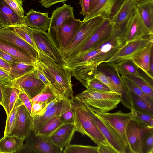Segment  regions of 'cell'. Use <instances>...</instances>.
Segmentation results:
<instances>
[{
    "mask_svg": "<svg viewBox=\"0 0 153 153\" xmlns=\"http://www.w3.org/2000/svg\"><path fill=\"white\" fill-rule=\"evenodd\" d=\"M0 153H1V152H0Z\"/></svg>",
    "mask_w": 153,
    "mask_h": 153,
    "instance_id": "e7e4bbea",
    "label": "cell"
},
{
    "mask_svg": "<svg viewBox=\"0 0 153 153\" xmlns=\"http://www.w3.org/2000/svg\"><path fill=\"white\" fill-rule=\"evenodd\" d=\"M20 18L24 19V12L22 0H3Z\"/></svg>",
    "mask_w": 153,
    "mask_h": 153,
    "instance_id": "7bdbcfd3",
    "label": "cell"
},
{
    "mask_svg": "<svg viewBox=\"0 0 153 153\" xmlns=\"http://www.w3.org/2000/svg\"><path fill=\"white\" fill-rule=\"evenodd\" d=\"M48 14V13L36 11L31 9L25 16V24L33 28L46 31L50 24V18Z\"/></svg>",
    "mask_w": 153,
    "mask_h": 153,
    "instance_id": "44dd1931",
    "label": "cell"
},
{
    "mask_svg": "<svg viewBox=\"0 0 153 153\" xmlns=\"http://www.w3.org/2000/svg\"><path fill=\"white\" fill-rule=\"evenodd\" d=\"M28 27L37 49L57 63L65 66V62L61 52L50 34L46 31Z\"/></svg>",
    "mask_w": 153,
    "mask_h": 153,
    "instance_id": "52a82bcc",
    "label": "cell"
},
{
    "mask_svg": "<svg viewBox=\"0 0 153 153\" xmlns=\"http://www.w3.org/2000/svg\"><path fill=\"white\" fill-rule=\"evenodd\" d=\"M5 86L19 90L25 93L30 100L40 93L46 85L42 81L35 76L34 70L14 79Z\"/></svg>",
    "mask_w": 153,
    "mask_h": 153,
    "instance_id": "9c48e42d",
    "label": "cell"
},
{
    "mask_svg": "<svg viewBox=\"0 0 153 153\" xmlns=\"http://www.w3.org/2000/svg\"><path fill=\"white\" fill-rule=\"evenodd\" d=\"M60 100L62 99L55 98L46 104L44 107L36 115H42L47 110L53 107L56 105V104Z\"/></svg>",
    "mask_w": 153,
    "mask_h": 153,
    "instance_id": "11a10c76",
    "label": "cell"
},
{
    "mask_svg": "<svg viewBox=\"0 0 153 153\" xmlns=\"http://www.w3.org/2000/svg\"><path fill=\"white\" fill-rule=\"evenodd\" d=\"M137 2H143L148 0H135Z\"/></svg>",
    "mask_w": 153,
    "mask_h": 153,
    "instance_id": "6125c7cd",
    "label": "cell"
},
{
    "mask_svg": "<svg viewBox=\"0 0 153 153\" xmlns=\"http://www.w3.org/2000/svg\"><path fill=\"white\" fill-rule=\"evenodd\" d=\"M77 0L79 1V3L80 4L81 7V11L80 12V14L85 17L88 15L89 12L90 0Z\"/></svg>",
    "mask_w": 153,
    "mask_h": 153,
    "instance_id": "c3c4849f",
    "label": "cell"
},
{
    "mask_svg": "<svg viewBox=\"0 0 153 153\" xmlns=\"http://www.w3.org/2000/svg\"><path fill=\"white\" fill-rule=\"evenodd\" d=\"M64 153H98V146L71 145L65 146Z\"/></svg>",
    "mask_w": 153,
    "mask_h": 153,
    "instance_id": "ab89813d",
    "label": "cell"
},
{
    "mask_svg": "<svg viewBox=\"0 0 153 153\" xmlns=\"http://www.w3.org/2000/svg\"><path fill=\"white\" fill-rule=\"evenodd\" d=\"M17 110L16 103L8 116L7 117L4 136H8L11 132L15 124Z\"/></svg>",
    "mask_w": 153,
    "mask_h": 153,
    "instance_id": "b9f144b4",
    "label": "cell"
},
{
    "mask_svg": "<svg viewBox=\"0 0 153 153\" xmlns=\"http://www.w3.org/2000/svg\"><path fill=\"white\" fill-rule=\"evenodd\" d=\"M46 104L38 102L32 103L31 115L33 117L36 116L45 106Z\"/></svg>",
    "mask_w": 153,
    "mask_h": 153,
    "instance_id": "681fc988",
    "label": "cell"
},
{
    "mask_svg": "<svg viewBox=\"0 0 153 153\" xmlns=\"http://www.w3.org/2000/svg\"><path fill=\"white\" fill-rule=\"evenodd\" d=\"M0 49L21 62L35 65L36 61L21 48L0 39Z\"/></svg>",
    "mask_w": 153,
    "mask_h": 153,
    "instance_id": "cb8c5ba5",
    "label": "cell"
},
{
    "mask_svg": "<svg viewBox=\"0 0 153 153\" xmlns=\"http://www.w3.org/2000/svg\"><path fill=\"white\" fill-rule=\"evenodd\" d=\"M14 79L10 73L0 68V84L6 86Z\"/></svg>",
    "mask_w": 153,
    "mask_h": 153,
    "instance_id": "f6af8a7d",
    "label": "cell"
},
{
    "mask_svg": "<svg viewBox=\"0 0 153 153\" xmlns=\"http://www.w3.org/2000/svg\"><path fill=\"white\" fill-rule=\"evenodd\" d=\"M120 95L113 91L103 92L86 89L74 98L88 109L95 112H107L117 107Z\"/></svg>",
    "mask_w": 153,
    "mask_h": 153,
    "instance_id": "3957f363",
    "label": "cell"
},
{
    "mask_svg": "<svg viewBox=\"0 0 153 153\" xmlns=\"http://www.w3.org/2000/svg\"><path fill=\"white\" fill-rule=\"evenodd\" d=\"M71 102L76 131L87 135L97 145L102 144L111 146L93 121L88 108L74 98L71 99Z\"/></svg>",
    "mask_w": 153,
    "mask_h": 153,
    "instance_id": "7a4b0ae2",
    "label": "cell"
},
{
    "mask_svg": "<svg viewBox=\"0 0 153 153\" xmlns=\"http://www.w3.org/2000/svg\"><path fill=\"white\" fill-rule=\"evenodd\" d=\"M0 39L21 48L36 61L38 60L37 51L17 35L11 27L0 28Z\"/></svg>",
    "mask_w": 153,
    "mask_h": 153,
    "instance_id": "d6986e66",
    "label": "cell"
},
{
    "mask_svg": "<svg viewBox=\"0 0 153 153\" xmlns=\"http://www.w3.org/2000/svg\"><path fill=\"white\" fill-rule=\"evenodd\" d=\"M135 0H124L119 10L111 19L118 24L130 18L137 10Z\"/></svg>",
    "mask_w": 153,
    "mask_h": 153,
    "instance_id": "4316f807",
    "label": "cell"
},
{
    "mask_svg": "<svg viewBox=\"0 0 153 153\" xmlns=\"http://www.w3.org/2000/svg\"><path fill=\"white\" fill-rule=\"evenodd\" d=\"M0 22L4 27L25 25L24 19L20 18L3 0H0Z\"/></svg>",
    "mask_w": 153,
    "mask_h": 153,
    "instance_id": "603a6c76",
    "label": "cell"
},
{
    "mask_svg": "<svg viewBox=\"0 0 153 153\" xmlns=\"http://www.w3.org/2000/svg\"><path fill=\"white\" fill-rule=\"evenodd\" d=\"M131 111L135 120L144 127L148 129H153V114L134 109Z\"/></svg>",
    "mask_w": 153,
    "mask_h": 153,
    "instance_id": "8d00e7d4",
    "label": "cell"
},
{
    "mask_svg": "<svg viewBox=\"0 0 153 153\" xmlns=\"http://www.w3.org/2000/svg\"><path fill=\"white\" fill-rule=\"evenodd\" d=\"M88 110L93 121L117 153L127 152V149L125 146L120 136L117 132L105 120Z\"/></svg>",
    "mask_w": 153,
    "mask_h": 153,
    "instance_id": "8fae6325",
    "label": "cell"
},
{
    "mask_svg": "<svg viewBox=\"0 0 153 153\" xmlns=\"http://www.w3.org/2000/svg\"><path fill=\"white\" fill-rule=\"evenodd\" d=\"M83 22L74 16L69 17L59 27L58 30L59 48H64L68 45Z\"/></svg>",
    "mask_w": 153,
    "mask_h": 153,
    "instance_id": "e0dca14e",
    "label": "cell"
},
{
    "mask_svg": "<svg viewBox=\"0 0 153 153\" xmlns=\"http://www.w3.org/2000/svg\"><path fill=\"white\" fill-rule=\"evenodd\" d=\"M63 100H60L53 107L42 115H36L33 117L32 129L36 134H38L40 128L48 121L55 115H60Z\"/></svg>",
    "mask_w": 153,
    "mask_h": 153,
    "instance_id": "d4e9b609",
    "label": "cell"
},
{
    "mask_svg": "<svg viewBox=\"0 0 153 153\" xmlns=\"http://www.w3.org/2000/svg\"><path fill=\"white\" fill-rule=\"evenodd\" d=\"M128 89L131 109H134L140 111L153 114V105L131 91Z\"/></svg>",
    "mask_w": 153,
    "mask_h": 153,
    "instance_id": "f546056e",
    "label": "cell"
},
{
    "mask_svg": "<svg viewBox=\"0 0 153 153\" xmlns=\"http://www.w3.org/2000/svg\"><path fill=\"white\" fill-rule=\"evenodd\" d=\"M105 19L100 16L84 22L69 45L60 50L65 62L71 59Z\"/></svg>",
    "mask_w": 153,
    "mask_h": 153,
    "instance_id": "277c9868",
    "label": "cell"
},
{
    "mask_svg": "<svg viewBox=\"0 0 153 153\" xmlns=\"http://www.w3.org/2000/svg\"><path fill=\"white\" fill-rule=\"evenodd\" d=\"M21 91L17 88L5 86L2 106L8 116L18 99Z\"/></svg>",
    "mask_w": 153,
    "mask_h": 153,
    "instance_id": "f1b7e54d",
    "label": "cell"
},
{
    "mask_svg": "<svg viewBox=\"0 0 153 153\" xmlns=\"http://www.w3.org/2000/svg\"><path fill=\"white\" fill-rule=\"evenodd\" d=\"M153 42L140 49L130 58V60L137 67L143 71L153 80L149 73V70L151 54L153 51Z\"/></svg>",
    "mask_w": 153,
    "mask_h": 153,
    "instance_id": "7402d4cb",
    "label": "cell"
},
{
    "mask_svg": "<svg viewBox=\"0 0 153 153\" xmlns=\"http://www.w3.org/2000/svg\"><path fill=\"white\" fill-rule=\"evenodd\" d=\"M37 51L38 59L36 64L44 74L55 94L62 99H73L71 70L57 63L40 50L37 49Z\"/></svg>",
    "mask_w": 153,
    "mask_h": 153,
    "instance_id": "6da1fadb",
    "label": "cell"
},
{
    "mask_svg": "<svg viewBox=\"0 0 153 153\" xmlns=\"http://www.w3.org/2000/svg\"><path fill=\"white\" fill-rule=\"evenodd\" d=\"M86 88L88 89L93 91L103 92L113 91L108 87L95 78L92 79L88 82Z\"/></svg>",
    "mask_w": 153,
    "mask_h": 153,
    "instance_id": "ee69618b",
    "label": "cell"
},
{
    "mask_svg": "<svg viewBox=\"0 0 153 153\" xmlns=\"http://www.w3.org/2000/svg\"><path fill=\"white\" fill-rule=\"evenodd\" d=\"M136 6L145 25L150 33L153 34V0L137 2Z\"/></svg>",
    "mask_w": 153,
    "mask_h": 153,
    "instance_id": "484cf974",
    "label": "cell"
},
{
    "mask_svg": "<svg viewBox=\"0 0 153 153\" xmlns=\"http://www.w3.org/2000/svg\"><path fill=\"white\" fill-rule=\"evenodd\" d=\"M62 124L60 119V115H55L43 126L37 134L50 136L53 132Z\"/></svg>",
    "mask_w": 153,
    "mask_h": 153,
    "instance_id": "1f68e13d",
    "label": "cell"
},
{
    "mask_svg": "<svg viewBox=\"0 0 153 153\" xmlns=\"http://www.w3.org/2000/svg\"><path fill=\"white\" fill-rule=\"evenodd\" d=\"M71 99H64L60 119L62 124H74L73 110L71 102Z\"/></svg>",
    "mask_w": 153,
    "mask_h": 153,
    "instance_id": "d6a6232c",
    "label": "cell"
},
{
    "mask_svg": "<svg viewBox=\"0 0 153 153\" xmlns=\"http://www.w3.org/2000/svg\"><path fill=\"white\" fill-rule=\"evenodd\" d=\"M75 131L74 124H62L50 136L53 142L63 150L65 146L70 144Z\"/></svg>",
    "mask_w": 153,
    "mask_h": 153,
    "instance_id": "ffe728a7",
    "label": "cell"
},
{
    "mask_svg": "<svg viewBox=\"0 0 153 153\" xmlns=\"http://www.w3.org/2000/svg\"><path fill=\"white\" fill-rule=\"evenodd\" d=\"M0 68L6 70L9 73L11 70L9 63L0 57Z\"/></svg>",
    "mask_w": 153,
    "mask_h": 153,
    "instance_id": "9f6ffc18",
    "label": "cell"
},
{
    "mask_svg": "<svg viewBox=\"0 0 153 153\" xmlns=\"http://www.w3.org/2000/svg\"><path fill=\"white\" fill-rule=\"evenodd\" d=\"M91 111L107 122L117 132L120 136L127 150L128 147L126 130L128 123L131 120L134 119L131 112L124 113L119 110L114 113H99Z\"/></svg>",
    "mask_w": 153,
    "mask_h": 153,
    "instance_id": "ba28073f",
    "label": "cell"
},
{
    "mask_svg": "<svg viewBox=\"0 0 153 153\" xmlns=\"http://www.w3.org/2000/svg\"><path fill=\"white\" fill-rule=\"evenodd\" d=\"M121 78L127 88L142 97L153 105V99L145 94L132 80L126 76L121 75Z\"/></svg>",
    "mask_w": 153,
    "mask_h": 153,
    "instance_id": "74e56055",
    "label": "cell"
},
{
    "mask_svg": "<svg viewBox=\"0 0 153 153\" xmlns=\"http://www.w3.org/2000/svg\"><path fill=\"white\" fill-rule=\"evenodd\" d=\"M120 75H139L137 68L130 59L114 62Z\"/></svg>",
    "mask_w": 153,
    "mask_h": 153,
    "instance_id": "e575fe53",
    "label": "cell"
},
{
    "mask_svg": "<svg viewBox=\"0 0 153 153\" xmlns=\"http://www.w3.org/2000/svg\"><path fill=\"white\" fill-rule=\"evenodd\" d=\"M98 0H90V7L89 13L94 8Z\"/></svg>",
    "mask_w": 153,
    "mask_h": 153,
    "instance_id": "94428289",
    "label": "cell"
},
{
    "mask_svg": "<svg viewBox=\"0 0 153 153\" xmlns=\"http://www.w3.org/2000/svg\"><path fill=\"white\" fill-rule=\"evenodd\" d=\"M10 27L20 38L37 51V48L33 40L28 26L25 24H21Z\"/></svg>",
    "mask_w": 153,
    "mask_h": 153,
    "instance_id": "d590c367",
    "label": "cell"
},
{
    "mask_svg": "<svg viewBox=\"0 0 153 153\" xmlns=\"http://www.w3.org/2000/svg\"><path fill=\"white\" fill-rule=\"evenodd\" d=\"M97 70L103 73L109 79L114 92L120 94V102L131 110L128 90L122 81L114 62H103L97 67Z\"/></svg>",
    "mask_w": 153,
    "mask_h": 153,
    "instance_id": "8992f818",
    "label": "cell"
},
{
    "mask_svg": "<svg viewBox=\"0 0 153 153\" xmlns=\"http://www.w3.org/2000/svg\"><path fill=\"white\" fill-rule=\"evenodd\" d=\"M4 86L0 84V105L2 106L4 97Z\"/></svg>",
    "mask_w": 153,
    "mask_h": 153,
    "instance_id": "91938a15",
    "label": "cell"
},
{
    "mask_svg": "<svg viewBox=\"0 0 153 153\" xmlns=\"http://www.w3.org/2000/svg\"><path fill=\"white\" fill-rule=\"evenodd\" d=\"M142 153H153V129H148L144 133L141 140Z\"/></svg>",
    "mask_w": 153,
    "mask_h": 153,
    "instance_id": "60d3db41",
    "label": "cell"
},
{
    "mask_svg": "<svg viewBox=\"0 0 153 153\" xmlns=\"http://www.w3.org/2000/svg\"><path fill=\"white\" fill-rule=\"evenodd\" d=\"M151 33L137 10L129 19L124 31L123 38L127 42Z\"/></svg>",
    "mask_w": 153,
    "mask_h": 153,
    "instance_id": "ac0fdd59",
    "label": "cell"
},
{
    "mask_svg": "<svg viewBox=\"0 0 153 153\" xmlns=\"http://www.w3.org/2000/svg\"><path fill=\"white\" fill-rule=\"evenodd\" d=\"M9 63L11 68L10 73L14 79L33 71L36 68L35 65L21 62Z\"/></svg>",
    "mask_w": 153,
    "mask_h": 153,
    "instance_id": "4dcf8cb0",
    "label": "cell"
},
{
    "mask_svg": "<svg viewBox=\"0 0 153 153\" xmlns=\"http://www.w3.org/2000/svg\"><path fill=\"white\" fill-rule=\"evenodd\" d=\"M36 68L34 70L35 76L42 81L46 86L50 85V83L44 74L39 66L36 64Z\"/></svg>",
    "mask_w": 153,
    "mask_h": 153,
    "instance_id": "f907efd6",
    "label": "cell"
},
{
    "mask_svg": "<svg viewBox=\"0 0 153 153\" xmlns=\"http://www.w3.org/2000/svg\"><path fill=\"white\" fill-rule=\"evenodd\" d=\"M98 153H117L111 146L100 144L98 145Z\"/></svg>",
    "mask_w": 153,
    "mask_h": 153,
    "instance_id": "816d5d0a",
    "label": "cell"
},
{
    "mask_svg": "<svg viewBox=\"0 0 153 153\" xmlns=\"http://www.w3.org/2000/svg\"><path fill=\"white\" fill-rule=\"evenodd\" d=\"M25 139L26 144L35 153H61L63 150L53 142L50 136L36 134L32 128Z\"/></svg>",
    "mask_w": 153,
    "mask_h": 153,
    "instance_id": "7c38bea8",
    "label": "cell"
},
{
    "mask_svg": "<svg viewBox=\"0 0 153 153\" xmlns=\"http://www.w3.org/2000/svg\"><path fill=\"white\" fill-rule=\"evenodd\" d=\"M128 21L127 20L120 23L115 24L111 20L105 19L89 39L71 59L88 52L107 41L117 32L125 31Z\"/></svg>",
    "mask_w": 153,
    "mask_h": 153,
    "instance_id": "5b68a950",
    "label": "cell"
},
{
    "mask_svg": "<svg viewBox=\"0 0 153 153\" xmlns=\"http://www.w3.org/2000/svg\"><path fill=\"white\" fill-rule=\"evenodd\" d=\"M94 78L98 80L106 85L112 91L114 92L112 87L109 79L103 73L97 71L94 76Z\"/></svg>",
    "mask_w": 153,
    "mask_h": 153,
    "instance_id": "bcb514c9",
    "label": "cell"
},
{
    "mask_svg": "<svg viewBox=\"0 0 153 153\" xmlns=\"http://www.w3.org/2000/svg\"><path fill=\"white\" fill-rule=\"evenodd\" d=\"M135 83L146 94L153 99V85L139 75H125Z\"/></svg>",
    "mask_w": 153,
    "mask_h": 153,
    "instance_id": "836d02e7",
    "label": "cell"
},
{
    "mask_svg": "<svg viewBox=\"0 0 153 153\" xmlns=\"http://www.w3.org/2000/svg\"><path fill=\"white\" fill-rule=\"evenodd\" d=\"M73 8L66 4L53 10L50 18L49 28L47 33L49 34L59 48L58 30L59 27L69 17L74 16Z\"/></svg>",
    "mask_w": 153,
    "mask_h": 153,
    "instance_id": "9a60e30c",
    "label": "cell"
},
{
    "mask_svg": "<svg viewBox=\"0 0 153 153\" xmlns=\"http://www.w3.org/2000/svg\"><path fill=\"white\" fill-rule=\"evenodd\" d=\"M0 57L8 62L17 63L20 62L1 49H0Z\"/></svg>",
    "mask_w": 153,
    "mask_h": 153,
    "instance_id": "f5cc1de1",
    "label": "cell"
},
{
    "mask_svg": "<svg viewBox=\"0 0 153 153\" xmlns=\"http://www.w3.org/2000/svg\"><path fill=\"white\" fill-rule=\"evenodd\" d=\"M17 113L13 128L9 136L25 140L32 128L33 117L18 97L16 102Z\"/></svg>",
    "mask_w": 153,
    "mask_h": 153,
    "instance_id": "30bf717a",
    "label": "cell"
},
{
    "mask_svg": "<svg viewBox=\"0 0 153 153\" xmlns=\"http://www.w3.org/2000/svg\"><path fill=\"white\" fill-rule=\"evenodd\" d=\"M67 0H41L39 1L42 6L46 8L50 7L54 4L59 2L64 3Z\"/></svg>",
    "mask_w": 153,
    "mask_h": 153,
    "instance_id": "db71d44e",
    "label": "cell"
},
{
    "mask_svg": "<svg viewBox=\"0 0 153 153\" xmlns=\"http://www.w3.org/2000/svg\"><path fill=\"white\" fill-rule=\"evenodd\" d=\"M19 98L30 113L31 111L32 103L28 96L25 93L21 91Z\"/></svg>",
    "mask_w": 153,
    "mask_h": 153,
    "instance_id": "7dc6e473",
    "label": "cell"
},
{
    "mask_svg": "<svg viewBox=\"0 0 153 153\" xmlns=\"http://www.w3.org/2000/svg\"><path fill=\"white\" fill-rule=\"evenodd\" d=\"M55 98L60 99L55 94L50 85H48L40 93L31 99L30 101L31 103L38 102L47 104Z\"/></svg>",
    "mask_w": 153,
    "mask_h": 153,
    "instance_id": "f35d334b",
    "label": "cell"
},
{
    "mask_svg": "<svg viewBox=\"0 0 153 153\" xmlns=\"http://www.w3.org/2000/svg\"><path fill=\"white\" fill-rule=\"evenodd\" d=\"M3 27H4L0 22V28Z\"/></svg>",
    "mask_w": 153,
    "mask_h": 153,
    "instance_id": "be15d7a7",
    "label": "cell"
},
{
    "mask_svg": "<svg viewBox=\"0 0 153 153\" xmlns=\"http://www.w3.org/2000/svg\"><path fill=\"white\" fill-rule=\"evenodd\" d=\"M124 0H98L93 9L83 22L100 16L104 19L111 20L117 13Z\"/></svg>",
    "mask_w": 153,
    "mask_h": 153,
    "instance_id": "5bb4252c",
    "label": "cell"
},
{
    "mask_svg": "<svg viewBox=\"0 0 153 153\" xmlns=\"http://www.w3.org/2000/svg\"><path fill=\"white\" fill-rule=\"evenodd\" d=\"M152 42H153V34H149L126 42L106 62H117L129 59L135 53Z\"/></svg>",
    "mask_w": 153,
    "mask_h": 153,
    "instance_id": "4fadbf2b",
    "label": "cell"
},
{
    "mask_svg": "<svg viewBox=\"0 0 153 153\" xmlns=\"http://www.w3.org/2000/svg\"><path fill=\"white\" fill-rule=\"evenodd\" d=\"M153 51L152 52L150 65L149 70V73L151 76L152 78H153Z\"/></svg>",
    "mask_w": 153,
    "mask_h": 153,
    "instance_id": "680465c9",
    "label": "cell"
},
{
    "mask_svg": "<svg viewBox=\"0 0 153 153\" xmlns=\"http://www.w3.org/2000/svg\"><path fill=\"white\" fill-rule=\"evenodd\" d=\"M16 153H35L27 144H24Z\"/></svg>",
    "mask_w": 153,
    "mask_h": 153,
    "instance_id": "6f0895ef",
    "label": "cell"
},
{
    "mask_svg": "<svg viewBox=\"0 0 153 153\" xmlns=\"http://www.w3.org/2000/svg\"><path fill=\"white\" fill-rule=\"evenodd\" d=\"M148 129L134 119L131 120L126 127V133L129 152L142 153L141 140L145 132Z\"/></svg>",
    "mask_w": 153,
    "mask_h": 153,
    "instance_id": "2e32d148",
    "label": "cell"
},
{
    "mask_svg": "<svg viewBox=\"0 0 153 153\" xmlns=\"http://www.w3.org/2000/svg\"><path fill=\"white\" fill-rule=\"evenodd\" d=\"M24 140L15 136H4L0 140L1 153H16L23 144Z\"/></svg>",
    "mask_w": 153,
    "mask_h": 153,
    "instance_id": "83f0119b",
    "label": "cell"
}]
</instances>
